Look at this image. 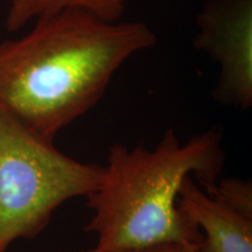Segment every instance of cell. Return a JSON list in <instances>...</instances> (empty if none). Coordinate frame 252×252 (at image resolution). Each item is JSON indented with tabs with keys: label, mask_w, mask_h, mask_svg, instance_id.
I'll use <instances>...</instances> for the list:
<instances>
[{
	"label": "cell",
	"mask_w": 252,
	"mask_h": 252,
	"mask_svg": "<svg viewBox=\"0 0 252 252\" xmlns=\"http://www.w3.org/2000/svg\"><path fill=\"white\" fill-rule=\"evenodd\" d=\"M33 23L24 36L0 42V106L50 140L99 102L127 60L157 42L146 24L84 8Z\"/></svg>",
	"instance_id": "1"
},
{
	"label": "cell",
	"mask_w": 252,
	"mask_h": 252,
	"mask_svg": "<svg viewBox=\"0 0 252 252\" xmlns=\"http://www.w3.org/2000/svg\"><path fill=\"white\" fill-rule=\"evenodd\" d=\"M224 163L222 135L210 128L182 144L167 130L154 149L110 147L99 187L88 195L93 217L86 226L97 241L91 252L160 244L200 245L202 235L181 212L178 196L187 176L210 191Z\"/></svg>",
	"instance_id": "2"
},
{
	"label": "cell",
	"mask_w": 252,
	"mask_h": 252,
	"mask_svg": "<svg viewBox=\"0 0 252 252\" xmlns=\"http://www.w3.org/2000/svg\"><path fill=\"white\" fill-rule=\"evenodd\" d=\"M103 172L60 152L0 106V252L40 234L63 203L94 193Z\"/></svg>",
	"instance_id": "3"
},
{
	"label": "cell",
	"mask_w": 252,
	"mask_h": 252,
	"mask_svg": "<svg viewBox=\"0 0 252 252\" xmlns=\"http://www.w3.org/2000/svg\"><path fill=\"white\" fill-rule=\"evenodd\" d=\"M194 46L220 67L214 98L252 105V0H208L196 18Z\"/></svg>",
	"instance_id": "4"
},
{
	"label": "cell",
	"mask_w": 252,
	"mask_h": 252,
	"mask_svg": "<svg viewBox=\"0 0 252 252\" xmlns=\"http://www.w3.org/2000/svg\"><path fill=\"white\" fill-rule=\"evenodd\" d=\"M179 208L202 235L197 252H252V186L226 178L206 191L193 176L182 182Z\"/></svg>",
	"instance_id": "5"
},
{
	"label": "cell",
	"mask_w": 252,
	"mask_h": 252,
	"mask_svg": "<svg viewBox=\"0 0 252 252\" xmlns=\"http://www.w3.org/2000/svg\"><path fill=\"white\" fill-rule=\"evenodd\" d=\"M131 0H9L6 27L17 32L43 15L63 8L77 7L106 20H121Z\"/></svg>",
	"instance_id": "6"
},
{
	"label": "cell",
	"mask_w": 252,
	"mask_h": 252,
	"mask_svg": "<svg viewBox=\"0 0 252 252\" xmlns=\"http://www.w3.org/2000/svg\"><path fill=\"white\" fill-rule=\"evenodd\" d=\"M198 245H187V244H160L153 245V247L140 248V249H130V250H122L116 252H196Z\"/></svg>",
	"instance_id": "7"
},
{
	"label": "cell",
	"mask_w": 252,
	"mask_h": 252,
	"mask_svg": "<svg viewBox=\"0 0 252 252\" xmlns=\"http://www.w3.org/2000/svg\"><path fill=\"white\" fill-rule=\"evenodd\" d=\"M77 252H91L90 250H86V251H77Z\"/></svg>",
	"instance_id": "8"
},
{
	"label": "cell",
	"mask_w": 252,
	"mask_h": 252,
	"mask_svg": "<svg viewBox=\"0 0 252 252\" xmlns=\"http://www.w3.org/2000/svg\"><path fill=\"white\" fill-rule=\"evenodd\" d=\"M196 252H197V248H196Z\"/></svg>",
	"instance_id": "9"
}]
</instances>
